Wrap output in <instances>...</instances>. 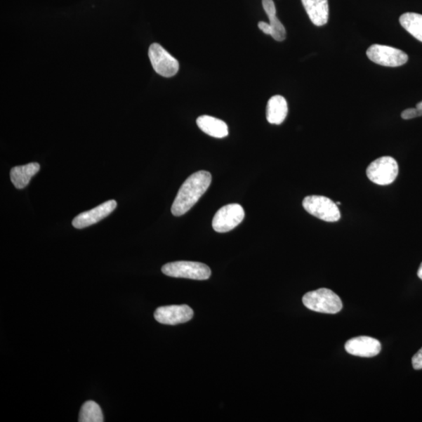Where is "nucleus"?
<instances>
[{
    "label": "nucleus",
    "mask_w": 422,
    "mask_h": 422,
    "mask_svg": "<svg viewBox=\"0 0 422 422\" xmlns=\"http://www.w3.org/2000/svg\"><path fill=\"white\" fill-rule=\"evenodd\" d=\"M211 183V175L209 171H200L187 178L172 204L173 216L179 217L188 212L209 190Z\"/></svg>",
    "instance_id": "nucleus-1"
},
{
    "label": "nucleus",
    "mask_w": 422,
    "mask_h": 422,
    "mask_svg": "<svg viewBox=\"0 0 422 422\" xmlns=\"http://www.w3.org/2000/svg\"><path fill=\"white\" fill-rule=\"evenodd\" d=\"M303 303L307 308L318 313L334 315L343 308L340 296L325 288L306 294L303 297Z\"/></svg>",
    "instance_id": "nucleus-2"
},
{
    "label": "nucleus",
    "mask_w": 422,
    "mask_h": 422,
    "mask_svg": "<svg viewBox=\"0 0 422 422\" xmlns=\"http://www.w3.org/2000/svg\"><path fill=\"white\" fill-rule=\"evenodd\" d=\"M165 275L174 278L194 280H206L211 275V268L203 263L193 261H176L162 267Z\"/></svg>",
    "instance_id": "nucleus-3"
},
{
    "label": "nucleus",
    "mask_w": 422,
    "mask_h": 422,
    "mask_svg": "<svg viewBox=\"0 0 422 422\" xmlns=\"http://www.w3.org/2000/svg\"><path fill=\"white\" fill-rule=\"evenodd\" d=\"M366 173L374 183L379 185H390L398 176V164L391 157H382L371 162Z\"/></svg>",
    "instance_id": "nucleus-4"
},
{
    "label": "nucleus",
    "mask_w": 422,
    "mask_h": 422,
    "mask_svg": "<svg viewBox=\"0 0 422 422\" xmlns=\"http://www.w3.org/2000/svg\"><path fill=\"white\" fill-rule=\"evenodd\" d=\"M303 209L313 216L327 223H336L341 219V212L333 200L322 196L304 198Z\"/></svg>",
    "instance_id": "nucleus-5"
},
{
    "label": "nucleus",
    "mask_w": 422,
    "mask_h": 422,
    "mask_svg": "<svg viewBox=\"0 0 422 422\" xmlns=\"http://www.w3.org/2000/svg\"><path fill=\"white\" fill-rule=\"evenodd\" d=\"M367 56L377 65L397 67L405 65L408 60L406 53L397 48L374 44L367 51Z\"/></svg>",
    "instance_id": "nucleus-6"
},
{
    "label": "nucleus",
    "mask_w": 422,
    "mask_h": 422,
    "mask_svg": "<svg viewBox=\"0 0 422 422\" xmlns=\"http://www.w3.org/2000/svg\"><path fill=\"white\" fill-rule=\"evenodd\" d=\"M245 217V211L239 204H228L217 211L212 221L214 231L220 233L228 232L237 227Z\"/></svg>",
    "instance_id": "nucleus-7"
},
{
    "label": "nucleus",
    "mask_w": 422,
    "mask_h": 422,
    "mask_svg": "<svg viewBox=\"0 0 422 422\" xmlns=\"http://www.w3.org/2000/svg\"><path fill=\"white\" fill-rule=\"evenodd\" d=\"M149 58L154 71L163 77H173L179 70L178 61L160 44H154L150 46Z\"/></svg>",
    "instance_id": "nucleus-8"
},
{
    "label": "nucleus",
    "mask_w": 422,
    "mask_h": 422,
    "mask_svg": "<svg viewBox=\"0 0 422 422\" xmlns=\"http://www.w3.org/2000/svg\"><path fill=\"white\" fill-rule=\"evenodd\" d=\"M193 310L188 305H171L158 308L154 317L164 324L176 325L185 323L192 319Z\"/></svg>",
    "instance_id": "nucleus-9"
},
{
    "label": "nucleus",
    "mask_w": 422,
    "mask_h": 422,
    "mask_svg": "<svg viewBox=\"0 0 422 422\" xmlns=\"http://www.w3.org/2000/svg\"><path fill=\"white\" fill-rule=\"evenodd\" d=\"M117 206L116 200H108L92 210L79 214L73 220L72 225L75 228L81 230V228L96 224L110 216L116 209Z\"/></svg>",
    "instance_id": "nucleus-10"
},
{
    "label": "nucleus",
    "mask_w": 422,
    "mask_h": 422,
    "mask_svg": "<svg viewBox=\"0 0 422 422\" xmlns=\"http://www.w3.org/2000/svg\"><path fill=\"white\" fill-rule=\"evenodd\" d=\"M345 349L350 355L372 357L381 351L382 345L376 338L369 336H358L351 338L345 344Z\"/></svg>",
    "instance_id": "nucleus-11"
},
{
    "label": "nucleus",
    "mask_w": 422,
    "mask_h": 422,
    "mask_svg": "<svg viewBox=\"0 0 422 422\" xmlns=\"http://www.w3.org/2000/svg\"><path fill=\"white\" fill-rule=\"evenodd\" d=\"M311 22L321 27L328 23L329 8L328 0H301Z\"/></svg>",
    "instance_id": "nucleus-12"
},
{
    "label": "nucleus",
    "mask_w": 422,
    "mask_h": 422,
    "mask_svg": "<svg viewBox=\"0 0 422 422\" xmlns=\"http://www.w3.org/2000/svg\"><path fill=\"white\" fill-rule=\"evenodd\" d=\"M288 114V103L283 96H272L268 102L267 120L270 124H281L286 119Z\"/></svg>",
    "instance_id": "nucleus-13"
},
{
    "label": "nucleus",
    "mask_w": 422,
    "mask_h": 422,
    "mask_svg": "<svg viewBox=\"0 0 422 422\" xmlns=\"http://www.w3.org/2000/svg\"><path fill=\"white\" fill-rule=\"evenodd\" d=\"M40 170L38 163H30L23 166H17L11 171V182L18 190L25 188L29 184L33 176Z\"/></svg>",
    "instance_id": "nucleus-14"
},
{
    "label": "nucleus",
    "mask_w": 422,
    "mask_h": 422,
    "mask_svg": "<svg viewBox=\"0 0 422 422\" xmlns=\"http://www.w3.org/2000/svg\"><path fill=\"white\" fill-rule=\"evenodd\" d=\"M198 127L204 133L218 138H223L228 135V127L226 123L216 117L203 115L197 120Z\"/></svg>",
    "instance_id": "nucleus-15"
},
{
    "label": "nucleus",
    "mask_w": 422,
    "mask_h": 422,
    "mask_svg": "<svg viewBox=\"0 0 422 422\" xmlns=\"http://www.w3.org/2000/svg\"><path fill=\"white\" fill-rule=\"evenodd\" d=\"M400 23L412 37L422 43V15L416 13H405L400 18Z\"/></svg>",
    "instance_id": "nucleus-16"
},
{
    "label": "nucleus",
    "mask_w": 422,
    "mask_h": 422,
    "mask_svg": "<svg viewBox=\"0 0 422 422\" xmlns=\"http://www.w3.org/2000/svg\"><path fill=\"white\" fill-rule=\"evenodd\" d=\"M80 422H103V414L99 404L94 401H87L82 405L79 414Z\"/></svg>",
    "instance_id": "nucleus-17"
},
{
    "label": "nucleus",
    "mask_w": 422,
    "mask_h": 422,
    "mask_svg": "<svg viewBox=\"0 0 422 422\" xmlns=\"http://www.w3.org/2000/svg\"><path fill=\"white\" fill-rule=\"evenodd\" d=\"M266 13L270 20L269 24L271 25L272 29L271 36L276 41H284L286 38V31L284 25L276 17V10L268 11Z\"/></svg>",
    "instance_id": "nucleus-18"
},
{
    "label": "nucleus",
    "mask_w": 422,
    "mask_h": 422,
    "mask_svg": "<svg viewBox=\"0 0 422 422\" xmlns=\"http://www.w3.org/2000/svg\"><path fill=\"white\" fill-rule=\"evenodd\" d=\"M418 117H421V115L417 108L407 109L401 113V117L404 120L413 119Z\"/></svg>",
    "instance_id": "nucleus-19"
},
{
    "label": "nucleus",
    "mask_w": 422,
    "mask_h": 422,
    "mask_svg": "<svg viewBox=\"0 0 422 422\" xmlns=\"http://www.w3.org/2000/svg\"><path fill=\"white\" fill-rule=\"evenodd\" d=\"M412 365L415 370L422 369V348L412 357Z\"/></svg>",
    "instance_id": "nucleus-20"
},
{
    "label": "nucleus",
    "mask_w": 422,
    "mask_h": 422,
    "mask_svg": "<svg viewBox=\"0 0 422 422\" xmlns=\"http://www.w3.org/2000/svg\"><path fill=\"white\" fill-rule=\"evenodd\" d=\"M258 27L259 29L264 32L266 34H270V36H271L272 33V27L271 25H270V24L264 22H260L258 23Z\"/></svg>",
    "instance_id": "nucleus-21"
},
{
    "label": "nucleus",
    "mask_w": 422,
    "mask_h": 422,
    "mask_svg": "<svg viewBox=\"0 0 422 422\" xmlns=\"http://www.w3.org/2000/svg\"><path fill=\"white\" fill-rule=\"evenodd\" d=\"M416 108L418 110L420 115L422 116V101L419 102L416 105Z\"/></svg>",
    "instance_id": "nucleus-22"
},
{
    "label": "nucleus",
    "mask_w": 422,
    "mask_h": 422,
    "mask_svg": "<svg viewBox=\"0 0 422 422\" xmlns=\"http://www.w3.org/2000/svg\"><path fill=\"white\" fill-rule=\"evenodd\" d=\"M418 278L422 280V263L418 268Z\"/></svg>",
    "instance_id": "nucleus-23"
},
{
    "label": "nucleus",
    "mask_w": 422,
    "mask_h": 422,
    "mask_svg": "<svg viewBox=\"0 0 422 422\" xmlns=\"http://www.w3.org/2000/svg\"><path fill=\"white\" fill-rule=\"evenodd\" d=\"M336 204L337 205H341V202H337Z\"/></svg>",
    "instance_id": "nucleus-24"
}]
</instances>
